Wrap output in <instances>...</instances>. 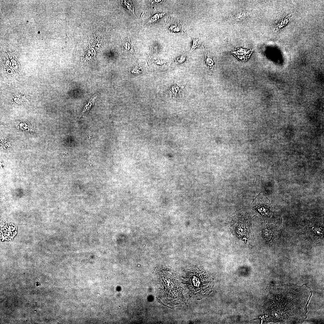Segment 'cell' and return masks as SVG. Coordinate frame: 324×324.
Wrapping results in <instances>:
<instances>
[{
  "label": "cell",
  "mask_w": 324,
  "mask_h": 324,
  "mask_svg": "<svg viewBox=\"0 0 324 324\" xmlns=\"http://www.w3.org/2000/svg\"><path fill=\"white\" fill-rule=\"evenodd\" d=\"M312 295L306 284L273 285L267 290L262 311L267 321L281 324H300L307 318V306Z\"/></svg>",
  "instance_id": "obj_1"
},
{
  "label": "cell",
  "mask_w": 324,
  "mask_h": 324,
  "mask_svg": "<svg viewBox=\"0 0 324 324\" xmlns=\"http://www.w3.org/2000/svg\"><path fill=\"white\" fill-rule=\"evenodd\" d=\"M185 284L192 294L203 296L211 291L214 283L208 273L203 270L197 269L188 274Z\"/></svg>",
  "instance_id": "obj_2"
},
{
  "label": "cell",
  "mask_w": 324,
  "mask_h": 324,
  "mask_svg": "<svg viewBox=\"0 0 324 324\" xmlns=\"http://www.w3.org/2000/svg\"><path fill=\"white\" fill-rule=\"evenodd\" d=\"M159 278L160 290L163 296L172 302H179L182 295L176 277L170 272L165 271L160 273Z\"/></svg>",
  "instance_id": "obj_3"
},
{
  "label": "cell",
  "mask_w": 324,
  "mask_h": 324,
  "mask_svg": "<svg viewBox=\"0 0 324 324\" xmlns=\"http://www.w3.org/2000/svg\"><path fill=\"white\" fill-rule=\"evenodd\" d=\"M282 220L280 216L275 215L267 224L265 225L262 235L265 240L269 242H274L280 237L281 233Z\"/></svg>",
  "instance_id": "obj_4"
},
{
  "label": "cell",
  "mask_w": 324,
  "mask_h": 324,
  "mask_svg": "<svg viewBox=\"0 0 324 324\" xmlns=\"http://www.w3.org/2000/svg\"><path fill=\"white\" fill-rule=\"evenodd\" d=\"M253 209L263 218H269L272 213V207L266 194L262 192L254 199L252 203Z\"/></svg>",
  "instance_id": "obj_5"
},
{
  "label": "cell",
  "mask_w": 324,
  "mask_h": 324,
  "mask_svg": "<svg viewBox=\"0 0 324 324\" xmlns=\"http://www.w3.org/2000/svg\"><path fill=\"white\" fill-rule=\"evenodd\" d=\"M323 223H311L309 224L306 232L311 242L315 243H320L323 241Z\"/></svg>",
  "instance_id": "obj_6"
},
{
  "label": "cell",
  "mask_w": 324,
  "mask_h": 324,
  "mask_svg": "<svg viewBox=\"0 0 324 324\" xmlns=\"http://www.w3.org/2000/svg\"><path fill=\"white\" fill-rule=\"evenodd\" d=\"M253 50L242 47L236 48L232 52L233 54L240 60L245 61L250 57Z\"/></svg>",
  "instance_id": "obj_7"
},
{
  "label": "cell",
  "mask_w": 324,
  "mask_h": 324,
  "mask_svg": "<svg viewBox=\"0 0 324 324\" xmlns=\"http://www.w3.org/2000/svg\"><path fill=\"white\" fill-rule=\"evenodd\" d=\"M97 97H94L93 98H92L85 105V106L84 107L82 113L80 114V116H83L86 113L87 111L90 108L92 104L93 103L95 99Z\"/></svg>",
  "instance_id": "obj_8"
},
{
  "label": "cell",
  "mask_w": 324,
  "mask_h": 324,
  "mask_svg": "<svg viewBox=\"0 0 324 324\" xmlns=\"http://www.w3.org/2000/svg\"><path fill=\"white\" fill-rule=\"evenodd\" d=\"M193 42L190 51L192 52L196 48L200 47L202 44V42L200 39L197 38H192Z\"/></svg>",
  "instance_id": "obj_9"
},
{
  "label": "cell",
  "mask_w": 324,
  "mask_h": 324,
  "mask_svg": "<svg viewBox=\"0 0 324 324\" xmlns=\"http://www.w3.org/2000/svg\"><path fill=\"white\" fill-rule=\"evenodd\" d=\"M206 62L209 65H212L213 64V61L211 58H208L207 59Z\"/></svg>",
  "instance_id": "obj_10"
}]
</instances>
